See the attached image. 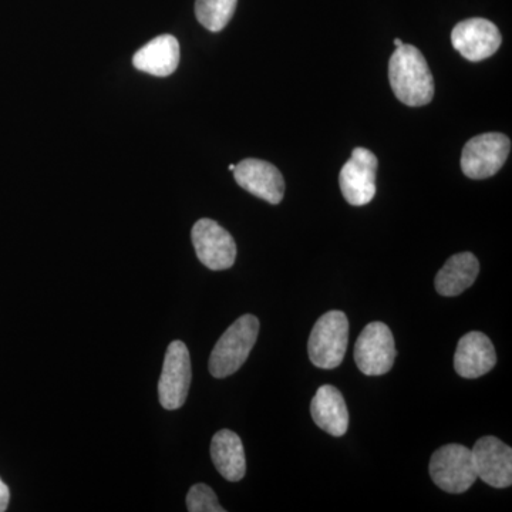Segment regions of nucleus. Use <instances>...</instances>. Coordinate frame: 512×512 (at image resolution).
I'll return each instance as SVG.
<instances>
[{
    "label": "nucleus",
    "instance_id": "obj_4",
    "mask_svg": "<svg viewBox=\"0 0 512 512\" xmlns=\"http://www.w3.org/2000/svg\"><path fill=\"white\" fill-rule=\"evenodd\" d=\"M430 476L434 484L446 493H466L478 478L473 451L461 444L440 447L431 456Z\"/></svg>",
    "mask_w": 512,
    "mask_h": 512
},
{
    "label": "nucleus",
    "instance_id": "obj_14",
    "mask_svg": "<svg viewBox=\"0 0 512 512\" xmlns=\"http://www.w3.org/2000/svg\"><path fill=\"white\" fill-rule=\"evenodd\" d=\"M312 419L319 429L333 437L345 436L349 429V412L345 397L335 386L319 387L311 403Z\"/></svg>",
    "mask_w": 512,
    "mask_h": 512
},
{
    "label": "nucleus",
    "instance_id": "obj_17",
    "mask_svg": "<svg viewBox=\"0 0 512 512\" xmlns=\"http://www.w3.org/2000/svg\"><path fill=\"white\" fill-rule=\"evenodd\" d=\"M480 274V262L471 252L450 256L436 276V289L441 296L453 298L467 291Z\"/></svg>",
    "mask_w": 512,
    "mask_h": 512
},
{
    "label": "nucleus",
    "instance_id": "obj_3",
    "mask_svg": "<svg viewBox=\"0 0 512 512\" xmlns=\"http://www.w3.org/2000/svg\"><path fill=\"white\" fill-rule=\"evenodd\" d=\"M348 343L349 320L345 313H325L313 326L308 343L309 359L319 369H336L345 359Z\"/></svg>",
    "mask_w": 512,
    "mask_h": 512
},
{
    "label": "nucleus",
    "instance_id": "obj_5",
    "mask_svg": "<svg viewBox=\"0 0 512 512\" xmlns=\"http://www.w3.org/2000/svg\"><path fill=\"white\" fill-rule=\"evenodd\" d=\"M511 140L501 133H485L473 137L464 146L461 170L471 180L493 177L510 156Z\"/></svg>",
    "mask_w": 512,
    "mask_h": 512
},
{
    "label": "nucleus",
    "instance_id": "obj_7",
    "mask_svg": "<svg viewBox=\"0 0 512 512\" xmlns=\"http://www.w3.org/2000/svg\"><path fill=\"white\" fill-rule=\"evenodd\" d=\"M191 357L181 340H174L165 353L163 372L158 382V397L165 410L183 407L190 392Z\"/></svg>",
    "mask_w": 512,
    "mask_h": 512
},
{
    "label": "nucleus",
    "instance_id": "obj_11",
    "mask_svg": "<svg viewBox=\"0 0 512 512\" xmlns=\"http://www.w3.org/2000/svg\"><path fill=\"white\" fill-rule=\"evenodd\" d=\"M235 181L249 194L276 205L284 200L285 180L281 171L268 161L247 158L235 165Z\"/></svg>",
    "mask_w": 512,
    "mask_h": 512
},
{
    "label": "nucleus",
    "instance_id": "obj_21",
    "mask_svg": "<svg viewBox=\"0 0 512 512\" xmlns=\"http://www.w3.org/2000/svg\"><path fill=\"white\" fill-rule=\"evenodd\" d=\"M402 45H403L402 40H400V39H394V46H396V47H400V46H402Z\"/></svg>",
    "mask_w": 512,
    "mask_h": 512
},
{
    "label": "nucleus",
    "instance_id": "obj_13",
    "mask_svg": "<svg viewBox=\"0 0 512 512\" xmlns=\"http://www.w3.org/2000/svg\"><path fill=\"white\" fill-rule=\"evenodd\" d=\"M497 365L493 342L481 332H470L458 342L454 355V369L464 379H478Z\"/></svg>",
    "mask_w": 512,
    "mask_h": 512
},
{
    "label": "nucleus",
    "instance_id": "obj_16",
    "mask_svg": "<svg viewBox=\"0 0 512 512\" xmlns=\"http://www.w3.org/2000/svg\"><path fill=\"white\" fill-rule=\"evenodd\" d=\"M211 458L225 480L237 483L247 473V460L242 440L231 430H221L211 441Z\"/></svg>",
    "mask_w": 512,
    "mask_h": 512
},
{
    "label": "nucleus",
    "instance_id": "obj_12",
    "mask_svg": "<svg viewBox=\"0 0 512 512\" xmlns=\"http://www.w3.org/2000/svg\"><path fill=\"white\" fill-rule=\"evenodd\" d=\"M477 477L494 488H507L512 484V448L487 436L477 441L473 450Z\"/></svg>",
    "mask_w": 512,
    "mask_h": 512
},
{
    "label": "nucleus",
    "instance_id": "obj_15",
    "mask_svg": "<svg viewBox=\"0 0 512 512\" xmlns=\"http://www.w3.org/2000/svg\"><path fill=\"white\" fill-rule=\"evenodd\" d=\"M180 63V43L171 35H161L148 42L133 57L140 72L165 77L173 74Z\"/></svg>",
    "mask_w": 512,
    "mask_h": 512
},
{
    "label": "nucleus",
    "instance_id": "obj_2",
    "mask_svg": "<svg viewBox=\"0 0 512 512\" xmlns=\"http://www.w3.org/2000/svg\"><path fill=\"white\" fill-rule=\"evenodd\" d=\"M258 333L259 320L256 316L244 315L235 320L211 352V375L224 379L237 373L254 349Z\"/></svg>",
    "mask_w": 512,
    "mask_h": 512
},
{
    "label": "nucleus",
    "instance_id": "obj_9",
    "mask_svg": "<svg viewBox=\"0 0 512 512\" xmlns=\"http://www.w3.org/2000/svg\"><path fill=\"white\" fill-rule=\"evenodd\" d=\"M379 161L372 151L355 148L339 175L340 191L353 207H363L376 195V174Z\"/></svg>",
    "mask_w": 512,
    "mask_h": 512
},
{
    "label": "nucleus",
    "instance_id": "obj_20",
    "mask_svg": "<svg viewBox=\"0 0 512 512\" xmlns=\"http://www.w3.org/2000/svg\"><path fill=\"white\" fill-rule=\"evenodd\" d=\"M10 491L8 485L0 480V512L8 510Z\"/></svg>",
    "mask_w": 512,
    "mask_h": 512
},
{
    "label": "nucleus",
    "instance_id": "obj_1",
    "mask_svg": "<svg viewBox=\"0 0 512 512\" xmlns=\"http://www.w3.org/2000/svg\"><path fill=\"white\" fill-rule=\"evenodd\" d=\"M389 80L394 96L406 106H426L433 100V74L417 47L404 43L396 47V52L390 57Z\"/></svg>",
    "mask_w": 512,
    "mask_h": 512
},
{
    "label": "nucleus",
    "instance_id": "obj_19",
    "mask_svg": "<svg viewBox=\"0 0 512 512\" xmlns=\"http://www.w3.org/2000/svg\"><path fill=\"white\" fill-rule=\"evenodd\" d=\"M187 510L190 512H225L218 503L217 495L207 484L192 485L187 494Z\"/></svg>",
    "mask_w": 512,
    "mask_h": 512
},
{
    "label": "nucleus",
    "instance_id": "obj_18",
    "mask_svg": "<svg viewBox=\"0 0 512 512\" xmlns=\"http://www.w3.org/2000/svg\"><path fill=\"white\" fill-rule=\"evenodd\" d=\"M238 0H197L195 16L210 32H221L234 16Z\"/></svg>",
    "mask_w": 512,
    "mask_h": 512
},
{
    "label": "nucleus",
    "instance_id": "obj_6",
    "mask_svg": "<svg viewBox=\"0 0 512 512\" xmlns=\"http://www.w3.org/2000/svg\"><path fill=\"white\" fill-rule=\"evenodd\" d=\"M396 356V343L389 326L372 322L362 330L355 346V362L363 375H386L392 370Z\"/></svg>",
    "mask_w": 512,
    "mask_h": 512
},
{
    "label": "nucleus",
    "instance_id": "obj_22",
    "mask_svg": "<svg viewBox=\"0 0 512 512\" xmlns=\"http://www.w3.org/2000/svg\"><path fill=\"white\" fill-rule=\"evenodd\" d=\"M228 168H229V170L234 171V170H235V165H234V164L229 165V167H228Z\"/></svg>",
    "mask_w": 512,
    "mask_h": 512
},
{
    "label": "nucleus",
    "instance_id": "obj_10",
    "mask_svg": "<svg viewBox=\"0 0 512 512\" xmlns=\"http://www.w3.org/2000/svg\"><path fill=\"white\" fill-rule=\"evenodd\" d=\"M451 43L464 59L481 62L497 53L503 37L490 20L473 18L457 23L451 32Z\"/></svg>",
    "mask_w": 512,
    "mask_h": 512
},
{
    "label": "nucleus",
    "instance_id": "obj_8",
    "mask_svg": "<svg viewBox=\"0 0 512 512\" xmlns=\"http://www.w3.org/2000/svg\"><path fill=\"white\" fill-rule=\"evenodd\" d=\"M192 245L202 265L211 271H225L235 264L237 245L218 222L202 218L191 231Z\"/></svg>",
    "mask_w": 512,
    "mask_h": 512
}]
</instances>
